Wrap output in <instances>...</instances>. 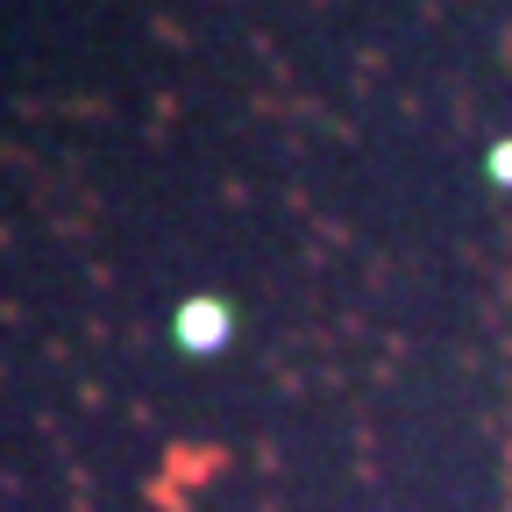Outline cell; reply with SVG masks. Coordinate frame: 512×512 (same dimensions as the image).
I'll return each mask as SVG.
<instances>
[{
    "label": "cell",
    "mask_w": 512,
    "mask_h": 512,
    "mask_svg": "<svg viewBox=\"0 0 512 512\" xmlns=\"http://www.w3.org/2000/svg\"><path fill=\"white\" fill-rule=\"evenodd\" d=\"M221 335V306H185V342H214Z\"/></svg>",
    "instance_id": "obj_1"
}]
</instances>
